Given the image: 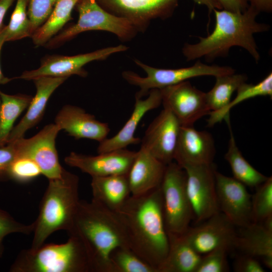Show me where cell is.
<instances>
[{
  "label": "cell",
  "mask_w": 272,
  "mask_h": 272,
  "mask_svg": "<svg viewBox=\"0 0 272 272\" xmlns=\"http://www.w3.org/2000/svg\"><path fill=\"white\" fill-rule=\"evenodd\" d=\"M248 2L259 13H270L272 11V0H248Z\"/></svg>",
  "instance_id": "41"
},
{
  "label": "cell",
  "mask_w": 272,
  "mask_h": 272,
  "mask_svg": "<svg viewBox=\"0 0 272 272\" xmlns=\"http://www.w3.org/2000/svg\"><path fill=\"white\" fill-rule=\"evenodd\" d=\"M116 213L128 247L158 272L169 247L161 187L142 195H131Z\"/></svg>",
  "instance_id": "1"
},
{
  "label": "cell",
  "mask_w": 272,
  "mask_h": 272,
  "mask_svg": "<svg viewBox=\"0 0 272 272\" xmlns=\"http://www.w3.org/2000/svg\"><path fill=\"white\" fill-rule=\"evenodd\" d=\"M1 98H0V105H1Z\"/></svg>",
  "instance_id": "45"
},
{
  "label": "cell",
  "mask_w": 272,
  "mask_h": 272,
  "mask_svg": "<svg viewBox=\"0 0 272 272\" xmlns=\"http://www.w3.org/2000/svg\"><path fill=\"white\" fill-rule=\"evenodd\" d=\"M92 200L116 212L131 195L127 174L92 177Z\"/></svg>",
  "instance_id": "23"
},
{
  "label": "cell",
  "mask_w": 272,
  "mask_h": 272,
  "mask_svg": "<svg viewBox=\"0 0 272 272\" xmlns=\"http://www.w3.org/2000/svg\"><path fill=\"white\" fill-rule=\"evenodd\" d=\"M229 250L226 247H220L202 255L195 272L228 271L227 254Z\"/></svg>",
  "instance_id": "35"
},
{
  "label": "cell",
  "mask_w": 272,
  "mask_h": 272,
  "mask_svg": "<svg viewBox=\"0 0 272 272\" xmlns=\"http://www.w3.org/2000/svg\"><path fill=\"white\" fill-rule=\"evenodd\" d=\"M60 131L56 124L49 123L30 138L22 137L12 142L17 157L27 158L34 161L42 174L48 180L59 177L63 168L59 163L55 147L56 138Z\"/></svg>",
  "instance_id": "11"
},
{
  "label": "cell",
  "mask_w": 272,
  "mask_h": 272,
  "mask_svg": "<svg viewBox=\"0 0 272 272\" xmlns=\"http://www.w3.org/2000/svg\"><path fill=\"white\" fill-rule=\"evenodd\" d=\"M166 165L141 147L127 174L131 195H142L160 187Z\"/></svg>",
  "instance_id": "21"
},
{
  "label": "cell",
  "mask_w": 272,
  "mask_h": 272,
  "mask_svg": "<svg viewBox=\"0 0 272 272\" xmlns=\"http://www.w3.org/2000/svg\"><path fill=\"white\" fill-rule=\"evenodd\" d=\"M6 25H3L0 30V54L3 45L5 41ZM12 79L8 78L3 74L0 65V85L6 84L10 82Z\"/></svg>",
  "instance_id": "42"
},
{
  "label": "cell",
  "mask_w": 272,
  "mask_h": 272,
  "mask_svg": "<svg viewBox=\"0 0 272 272\" xmlns=\"http://www.w3.org/2000/svg\"><path fill=\"white\" fill-rule=\"evenodd\" d=\"M134 61L145 72L146 76H140L130 71H123L122 76L127 83L140 88L135 96L141 98L148 95L151 90L161 89L192 78L205 76L217 77L235 73V70L230 66L208 65L199 60L192 66L175 69H159L146 64L138 59H135Z\"/></svg>",
  "instance_id": "7"
},
{
  "label": "cell",
  "mask_w": 272,
  "mask_h": 272,
  "mask_svg": "<svg viewBox=\"0 0 272 272\" xmlns=\"http://www.w3.org/2000/svg\"><path fill=\"white\" fill-rule=\"evenodd\" d=\"M79 0H57L46 21L33 33L31 38L37 46H43L58 33L72 19V13Z\"/></svg>",
  "instance_id": "27"
},
{
  "label": "cell",
  "mask_w": 272,
  "mask_h": 272,
  "mask_svg": "<svg viewBox=\"0 0 272 272\" xmlns=\"http://www.w3.org/2000/svg\"><path fill=\"white\" fill-rule=\"evenodd\" d=\"M215 26L213 32L205 37H199L198 42L186 43L182 51L187 60L204 57L208 60L218 57H225L230 49L239 46L258 62L260 53L253 34L268 31L269 25L256 21L259 13L251 6L241 13L223 9L213 10Z\"/></svg>",
  "instance_id": "3"
},
{
  "label": "cell",
  "mask_w": 272,
  "mask_h": 272,
  "mask_svg": "<svg viewBox=\"0 0 272 272\" xmlns=\"http://www.w3.org/2000/svg\"><path fill=\"white\" fill-rule=\"evenodd\" d=\"M57 0H29L27 14L34 32L48 19Z\"/></svg>",
  "instance_id": "36"
},
{
  "label": "cell",
  "mask_w": 272,
  "mask_h": 272,
  "mask_svg": "<svg viewBox=\"0 0 272 272\" xmlns=\"http://www.w3.org/2000/svg\"><path fill=\"white\" fill-rule=\"evenodd\" d=\"M256 188L251 197L252 217L253 223H260L272 216V177Z\"/></svg>",
  "instance_id": "33"
},
{
  "label": "cell",
  "mask_w": 272,
  "mask_h": 272,
  "mask_svg": "<svg viewBox=\"0 0 272 272\" xmlns=\"http://www.w3.org/2000/svg\"><path fill=\"white\" fill-rule=\"evenodd\" d=\"M112 272H157L128 246L114 249L110 256Z\"/></svg>",
  "instance_id": "31"
},
{
  "label": "cell",
  "mask_w": 272,
  "mask_h": 272,
  "mask_svg": "<svg viewBox=\"0 0 272 272\" xmlns=\"http://www.w3.org/2000/svg\"><path fill=\"white\" fill-rule=\"evenodd\" d=\"M79 186V177L64 168L59 177L48 180L38 217L34 221L31 250L45 243L54 232L70 229L80 200Z\"/></svg>",
  "instance_id": "4"
},
{
  "label": "cell",
  "mask_w": 272,
  "mask_h": 272,
  "mask_svg": "<svg viewBox=\"0 0 272 272\" xmlns=\"http://www.w3.org/2000/svg\"><path fill=\"white\" fill-rule=\"evenodd\" d=\"M69 235L76 236L86 253L91 272H112L110 256L121 246H128L117 213L91 200H80Z\"/></svg>",
  "instance_id": "2"
},
{
  "label": "cell",
  "mask_w": 272,
  "mask_h": 272,
  "mask_svg": "<svg viewBox=\"0 0 272 272\" xmlns=\"http://www.w3.org/2000/svg\"><path fill=\"white\" fill-rule=\"evenodd\" d=\"M34 222L25 224L16 220L9 213L0 208V243L4 238L13 233L28 235L33 233Z\"/></svg>",
  "instance_id": "37"
},
{
  "label": "cell",
  "mask_w": 272,
  "mask_h": 272,
  "mask_svg": "<svg viewBox=\"0 0 272 272\" xmlns=\"http://www.w3.org/2000/svg\"><path fill=\"white\" fill-rule=\"evenodd\" d=\"M17 157V151L13 143H8L0 147V181L9 179V168L12 162Z\"/></svg>",
  "instance_id": "38"
},
{
  "label": "cell",
  "mask_w": 272,
  "mask_h": 272,
  "mask_svg": "<svg viewBox=\"0 0 272 272\" xmlns=\"http://www.w3.org/2000/svg\"><path fill=\"white\" fill-rule=\"evenodd\" d=\"M105 10L129 20L139 31H144L152 20L170 17L179 0H96ZM206 6L210 12L222 9L217 0H191Z\"/></svg>",
  "instance_id": "9"
},
{
  "label": "cell",
  "mask_w": 272,
  "mask_h": 272,
  "mask_svg": "<svg viewBox=\"0 0 272 272\" xmlns=\"http://www.w3.org/2000/svg\"><path fill=\"white\" fill-rule=\"evenodd\" d=\"M68 78L41 77L33 80L36 92L33 97L24 116L15 125L9 135L8 144L24 137L29 129L42 118L48 99L54 91Z\"/></svg>",
  "instance_id": "22"
},
{
  "label": "cell",
  "mask_w": 272,
  "mask_h": 272,
  "mask_svg": "<svg viewBox=\"0 0 272 272\" xmlns=\"http://www.w3.org/2000/svg\"><path fill=\"white\" fill-rule=\"evenodd\" d=\"M32 98L26 94L10 95L0 90V147L8 144L15 122L27 108Z\"/></svg>",
  "instance_id": "28"
},
{
  "label": "cell",
  "mask_w": 272,
  "mask_h": 272,
  "mask_svg": "<svg viewBox=\"0 0 272 272\" xmlns=\"http://www.w3.org/2000/svg\"><path fill=\"white\" fill-rule=\"evenodd\" d=\"M128 47L120 44L100 49L92 52L72 56L53 54L42 59L40 66L35 70L26 71L17 79L33 80L41 77H66L73 75L86 77L87 72L84 66L94 60H102L115 53L125 51Z\"/></svg>",
  "instance_id": "10"
},
{
  "label": "cell",
  "mask_w": 272,
  "mask_h": 272,
  "mask_svg": "<svg viewBox=\"0 0 272 272\" xmlns=\"http://www.w3.org/2000/svg\"><path fill=\"white\" fill-rule=\"evenodd\" d=\"M15 0H0V30L3 26V20L8 9Z\"/></svg>",
  "instance_id": "43"
},
{
  "label": "cell",
  "mask_w": 272,
  "mask_h": 272,
  "mask_svg": "<svg viewBox=\"0 0 272 272\" xmlns=\"http://www.w3.org/2000/svg\"><path fill=\"white\" fill-rule=\"evenodd\" d=\"M216 188L220 212L235 226L245 227L253 223L251 197L246 186L234 177L215 171Z\"/></svg>",
  "instance_id": "14"
},
{
  "label": "cell",
  "mask_w": 272,
  "mask_h": 272,
  "mask_svg": "<svg viewBox=\"0 0 272 272\" xmlns=\"http://www.w3.org/2000/svg\"><path fill=\"white\" fill-rule=\"evenodd\" d=\"M186 187L193 218L200 223L220 212L217 197L215 169L213 164L188 165Z\"/></svg>",
  "instance_id": "12"
},
{
  "label": "cell",
  "mask_w": 272,
  "mask_h": 272,
  "mask_svg": "<svg viewBox=\"0 0 272 272\" xmlns=\"http://www.w3.org/2000/svg\"><path fill=\"white\" fill-rule=\"evenodd\" d=\"M183 233L187 241L201 255L220 247L234 248L235 226L221 212Z\"/></svg>",
  "instance_id": "15"
},
{
  "label": "cell",
  "mask_w": 272,
  "mask_h": 272,
  "mask_svg": "<svg viewBox=\"0 0 272 272\" xmlns=\"http://www.w3.org/2000/svg\"><path fill=\"white\" fill-rule=\"evenodd\" d=\"M160 90L163 107L174 114L181 125H193L195 121L211 112L206 93L188 81Z\"/></svg>",
  "instance_id": "13"
},
{
  "label": "cell",
  "mask_w": 272,
  "mask_h": 272,
  "mask_svg": "<svg viewBox=\"0 0 272 272\" xmlns=\"http://www.w3.org/2000/svg\"><path fill=\"white\" fill-rule=\"evenodd\" d=\"M216 83L208 92L206 93L208 106L211 112L219 110L231 100L233 93L247 80L245 74L235 73L216 77Z\"/></svg>",
  "instance_id": "30"
},
{
  "label": "cell",
  "mask_w": 272,
  "mask_h": 272,
  "mask_svg": "<svg viewBox=\"0 0 272 272\" xmlns=\"http://www.w3.org/2000/svg\"><path fill=\"white\" fill-rule=\"evenodd\" d=\"M148 95L144 99L135 96V103L131 115L115 135L99 143L98 154L126 148L129 145L141 143V140L134 135L140 122L146 113L158 108L162 104L160 89L151 90Z\"/></svg>",
  "instance_id": "20"
},
{
  "label": "cell",
  "mask_w": 272,
  "mask_h": 272,
  "mask_svg": "<svg viewBox=\"0 0 272 272\" xmlns=\"http://www.w3.org/2000/svg\"><path fill=\"white\" fill-rule=\"evenodd\" d=\"M168 235L169 250L158 272H195L202 255L194 249L183 233Z\"/></svg>",
  "instance_id": "25"
},
{
  "label": "cell",
  "mask_w": 272,
  "mask_h": 272,
  "mask_svg": "<svg viewBox=\"0 0 272 272\" xmlns=\"http://www.w3.org/2000/svg\"><path fill=\"white\" fill-rule=\"evenodd\" d=\"M3 252V243H0V257H1V255H2Z\"/></svg>",
  "instance_id": "44"
},
{
  "label": "cell",
  "mask_w": 272,
  "mask_h": 272,
  "mask_svg": "<svg viewBox=\"0 0 272 272\" xmlns=\"http://www.w3.org/2000/svg\"><path fill=\"white\" fill-rule=\"evenodd\" d=\"M28 1L17 0L9 23L6 25V42L20 40L32 36V24L27 14Z\"/></svg>",
  "instance_id": "32"
},
{
  "label": "cell",
  "mask_w": 272,
  "mask_h": 272,
  "mask_svg": "<svg viewBox=\"0 0 272 272\" xmlns=\"http://www.w3.org/2000/svg\"><path fill=\"white\" fill-rule=\"evenodd\" d=\"M237 94L232 100L225 107L215 111L211 112L209 114L208 125L212 126L218 122L230 116L231 109L247 99L257 96H272V73H269L266 77L259 83L252 84L246 82L241 84L236 90Z\"/></svg>",
  "instance_id": "29"
},
{
  "label": "cell",
  "mask_w": 272,
  "mask_h": 272,
  "mask_svg": "<svg viewBox=\"0 0 272 272\" xmlns=\"http://www.w3.org/2000/svg\"><path fill=\"white\" fill-rule=\"evenodd\" d=\"M222 9L235 13L245 11L249 7L248 0H217Z\"/></svg>",
  "instance_id": "40"
},
{
  "label": "cell",
  "mask_w": 272,
  "mask_h": 272,
  "mask_svg": "<svg viewBox=\"0 0 272 272\" xmlns=\"http://www.w3.org/2000/svg\"><path fill=\"white\" fill-rule=\"evenodd\" d=\"M11 272H91L85 249L78 237L69 235L61 244L44 243L35 250H22Z\"/></svg>",
  "instance_id": "5"
},
{
  "label": "cell",
  "mask_w": 272,
  "mask_h": 272,
  "mask_svg": "<svg viewBox=\"0 0 272 272\" xmlns=\"http://www.w3.org/2000/svg\"><path fill=\"white\" fill-rule=\"evenodd\" d=\"M54 123L76 140L88 139L99 143L107 138L110 130L108 123L100 121L81 107L69 104L58 111Z\"/></svg>",
  "instance_id": "19"
},
{
  "label": "cell",
  "mask_w": 272,
  "mask_h": 272,
  "mask_svg": "<svg viewBox=\"0 0 272 272\" xmlns=\"http://www.w3.org/2000/svg\"><path fill=\"white\" fill-rule=\"evenodd\" d=\"M216 153L214 140L206 131L193 125H181L174 161L181 167L213 164Z\"/></svg>",
  "instance_id": "18"
},
{
  "label": "cell",
  "mask_w": 272,
  "mask_h": 272,
  "mask_svg": "<svg viewBox=\"0 0 272 272\" xmlns=\"http://www.w3.org/2000/svg\"><path fill=\"white\" fill-rule=\"evenodd\" d=\"M181 126L174 114L164 107L147 127L141 147L167 165L174 161Z\"/></svg>",
  "instance_id": "16"
},
{
  "label": "cell",
  "mask_w": 272,
  "mask_h": 272,
  "mask_svg": "<svg viewBox=\"0 0 272 272\" xmlns=\"http://www.w3.org/2000/svg\"><path fill=\"white\" fill-rule=\"evenodd\" d=\"M233 267L236 272L265 271L256 258L244 254L237 257L234 263Z\"/></svg>",
  "instance_id": "39"
},
{
  "label": "cell",
  "mask_w": 272,
  "mask_h": 272,
  "mask_svg": "<svg viewBox=\"0 0 272 272\" xmlns=\"http://www.w3.org/2000/svg\"><path fill=\"white\" fill-rule=\"evenodd\" d=\"M186 182V174L182 167L173 161L166 165L160 187L168 234H183L193 218Z\"/></svg>",
  "instance_id": "8"
},
{
  "label": "cell",
  "mask_w": 272,
  "mask_h": 272,
  "mask_svg": "<svg viewBox=\"0 0 272 272\" xmlns=\"http://www.w3.org/2000/svg\"><path fill=\"white\" fill-rule=\"evenodd\" d=\"M42 174L37 164L33 160L24 157H17L8 170L9 179L19 182L29 181Z\"/></svg>",
  "instance_id": "34"
},
{
  "label": "cell",
  "mask_w": 272,
  "mask_h": 272,
  "mask_svg": "<svg viewBox=\"0 0 272 272\" xmlns=\"http://www.w3.org/2000/svg\"><path fill=\"white\" fill-rule=\"evenodd\" d=\"M137 151L126 148L87 155L72 152L64 158L69 166L79 169L91 177L127 174Z\"/></svg>",
  "instance_id": "17"
},
{
  "label": "cell",
  "mask_w": 272,
  "mask_h": 272,
  "mask_svg": "<svg viewBox=\"0 0 272 272\" xmlns=\"http://www.w3.org/2000/svg\"><path fill=\"white\" fill-rule=\"evenodd\" d=\"M75 7L79 14L77 22L52 37L45 44L46 47H57L78 34L88 31L109 32L122 40L131 39L139 31L129 20L109 12L96 0H79Z\"/></svg>",
  "instance_id": "6"
},
{
  "label": "cell",
  "mask_w": 272,
  "mask_h": 272,
  "mask_svg": "<svg viewBox=\"0 0 272 272\" xmlns=\"http://www.w3.org/2000/svg\"><path fill=\"white\" fill-rule=\"evenodd\" d=\"M229 127L230 138L225 158L229 163L235 179L245 186L256 187L268 178L254 167L244 158L237 147L231 128L230 116L224 119Z\"/></svg>",
  "instance_id": "26"
},
{
  "label": "cell",
  "mask_w": 272,
  "mask_h": 272,
  "mask_svg": "<svg viewBox=\"0 0 272 272\" xmlns=\"http://www.w3.org/2000/svg\"><path fill=\"white\" fill-rule=\"evenodd\" d=\"M237 233L234 247L243 254L260 258L264 265L272 269V231L261 223H252L240 228Z\"/></svg>",
  "instance_id": "24"
}]
</instances>
